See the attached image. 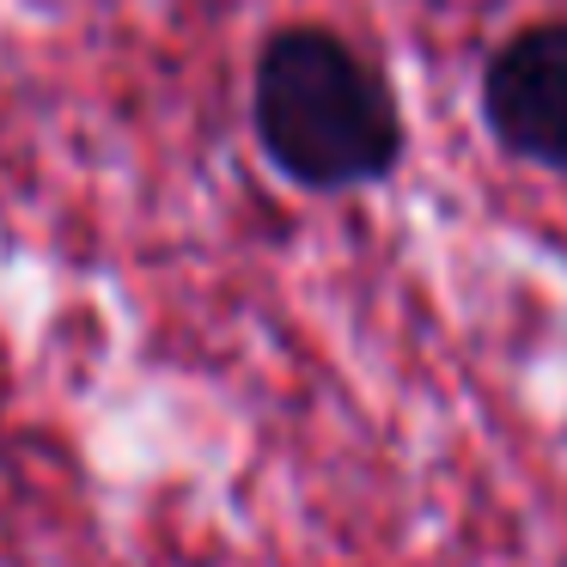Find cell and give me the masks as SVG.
<instances>
[{
  "label": "cell",
  "mask_w": 567,
  "mask_h": 567,
  "mask_svg": "<svg viewBox=\"0 0 567 567\" xmlns=\"http://www.w3.org/2000/svg\"><path fill=\"white\" fill-rule=\"evenodd\" d=\"M250 135L275 177L306 196H354L403 165L409 128L372 50L299 19L262 38L250 62Z\"/></svg>",
  "instance_id": "cell-1"
},
{
  "label": "cell",
  "mask_w": 567,
  "mask_h": 567,
  "mask_svg": "<svg viewBox=\"0 0 567 567\" xmlns=\"http://www.w3.org/2000/svg\"><path fill=\"white\" fill-rule=\"evenodd\" d=\"M482 123L506 159L567 177V19H530L488 55Z\"/></svg>",
  "instance_id": "cell-2"
}]
</instances>
